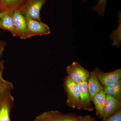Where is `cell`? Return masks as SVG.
<instances>
[{
	"label": "cell",
	"instance_id": "cell-1",
	"mask_svg": "<svg viewBox=\"0 0 121 121\" xmlns=\"http://www.w3.org/2000/svg\"><path fill=\"white\" fill-rule=\"evenodd\" d=\"M63 86L67 94L66 105L71 108H77L80 99V94L78 83L74 82L67 76L64 80Z\"/></svg>",
	"mask_w": 121,
	"mask_h": 121
},
{
	"label": "cell",
	"instance_id": "cell-2",
	"mask_svg": "<svg viewBox=\"0 0 121 121\" xmlns=\"http://www.w3.org/2000/svg\"><path fill=\"white\" fill-rule=\"evenodd\" d=\"M79 115L64 114L58 110L48 111L36 117L32 121H78Z\"/></svg>",
	"mask_w": 121,
	"mask_h": 121
},
{
	"label": "cell",
	"instance_id": "cell-3",
	"mask_svg": "<svg viewBox=\"0 0 121 121\" xmlns=\"http://www.w3.org/2000/svg\"><path fill=\"white\" fill-rule=\"evenodd\" d=\"M47 0H26L20 10L24 16L27 15L33 19L41 21L40 11Z\"/></svg>",
	"mask_w": 121,
	"mask_h": 121
},
{
	"label": "cell",
	"instance_id": "cell-4",
	"mask_svg": "<svg viewBox=\"0 0 121 121\" xmlns=\"http://www.w3.org/2000/svg\"><path fill=\"white\" fill-rule=\"evenodd\" d=\"M13 23L17 37L22 39L31 37L28 29L26 17L20 9L13 12Z\"/></svg>",
	"mask_w": 121,
	"mask_h": 121
},
{
	"label": "cell",
	"instance_id": "cell-5",
	"mask_svg": "<svg viewBox=\"0 0 121 121\" xmlns=\"http://www.w3.org/2000/svg\"><path fill=\"white\" fill-rule=\"evenodd\" d=\"M68 76L77 83L87 81L90 72L77 62H74L66 68Z\"/></svg>",
	"mask_w": 121,
	"mask_h": 121
},
{
	"label": "cell",
	"instance_id": "cell-6",
	"mask_svg": "<svg viewBox=\"0 0 121 121\" xmlns=\"http://www.w3.org/2000/svg\"><path fill=\"white\" fill-rule=\"evenodd\" d=\"M26 17L28 29L31 37L35 36L48 35L50 33V30L47 25L41 21H38L32 19L27 15Z\"/></svg>",
	"mask_w": 121,
	"mask_h": 121
},
{
	"label": "cell",
	"instance_id": "cell-7",
	"mask_svg": "<svg viewBox=\"0 0 121 121\" xmlns=\"http://www.w3.org/2000/svg\"><path fill=\"white\" fill-rule=\"evenodd\" d=\"M80 94L79 104L77 109L89 111L94 110L88 91L87 81L78 83Z\"/></svg>",
	"mask_w": 121,
	"mask_h": 121
},
{
	"label": "cell",
	"instance_id": "cell-8",
	"mask_svg": "<svg viewBox=\"0 0 121 121\" xmlns=\"http://www.w3.org/2000/svg\"><path fill=\"white\" fill-rule=\"evenodd\" d=\"M14 101L11 92L0 98V121H11L10 112L14 106Z\"/></svg>",
	"mask_w": 121,
	"mask_h": 121
},
{
	"label": "cell",
	"instance_id": "cell-9",
	"mask_svg": "<svg viewBox=\"0 0 121 121\" xmlns=\"http://www.w3.org/2000/svg\"><path fill=\"white\" fill-rule=\"evenodd\" d=\"M121 99L106 95V103L104 107L103 120L115 114L121 110Z\"/></svg>",
	"mask_w": 121,
	"mask_h": 121
},
{
	"label": "cell",
	"instance_id": "cell-10",
	"mask_svg": "<svg viewBox=\"0 0 121 121\" xmlns=\"http://www.w3.org/2000/svg\"><path fill=\"white\" fill-rule=\"evenodd\" d=\"M98 68H95L90 73L87 80L88 91L91 101L95 95L103 90V86H102L98 78Z\"/></svg>",
	"mask_w": 121,
	"mask_h": 121
},
{
	"label": "cell",
	"instance_id": "cell-11",
	"mask_svg": "<svg viewBox=\"0 0 121 121\" xmlns=\"http://www.w3.org/2000/svg\"><path fill=\"white\" fill-rule=\"evenodd\" d=\"M98 78L103 86H107L121 79V69L109 72H103L98 69Z\"/></svg>",
	"mask_w": 121,
	"mask_h": 121
},
{
	"label": "cell",
	"instance_id": "cell-12",
	"mask_svg": "<svg viewBox=\"0 0 121 121\" xmlns=\"http://www.w3.org/2000/svg\"><path fill=\"white\" fill-rule=\"evenodd\" d=\"M106 100V94L103 90L97 93L91 100L95 107V114L100 118H102L103 117Z\"/></svg>",
	"mask_w": 121,
	"mask_h": 121
},
{
	"label": "cell",
	"instance_id": "cell-13",
	"mask_svg": "<svg viewBox=\"0 0 121 121\" xmlns=\"http://www.w3.org/2000/svg\"><path fill=\"white\" fill-rule=\"evenodd\" d=\"M9 11L0 19V29L7 30L16 37V32L13 23V12Z\"/></svg>",
	"mask_w": 121,
	"mask_h": 121
},
{
	"label": "cell",
	"instance_id": "cell-14",
	"mask_svg": "<svg viewBox=\"0 0 121 121\" xmlns=\"http://www.w3.org/2000/svg\"><path fill=\"white\" fill-rule=\"evenodd\" d=\"M26 0H1L0 12L19 9Z\"/></svg>",
	"mask_w": 121,
	"mask_h": 121
},
{
	"label": "cell",
	"instance_id": "cell-15",
	"mask_svg": "<svg viewBox=\"0 0 121 121\" xmlns=\"http://www.w3.org/2000/svg\"><path fill=\"white\" fill-rule=\"evenodd\" d=\"M103 91L106 95H110L118 99H121V79L108 86H103Z\"/></svg>",
	"mask_w": 121,
	"mask_h": 121
},
{
	"label": "cell",
	"instance_id": "cell-16",
	"mask_svg": "<svg viewBox=\"0 0 121 121\" xmlns=\"http://www.w3.org/2000/svg\"><path fill=\"white\" fill-rule=\"evenodd\" d=\"M3 71L0 72V98L14 89L12 83L4 79L2 76Z\"/></svg>",
	"mask_w": 121,
	"mask_h": 121
},
{
	"label": "cell",
	"instance_id": "cell-17",
	"mask_svg": "<svg viewBox=\"0 0 121 121\" xmlns=\"http://www.w3.org/2000/svg\"><path fill=\"white\" fill-rule=\"evenodd\" d=\"M107 5V0H98L97 4L93 8V11L97 12L99 16H104Z\"/></svg>",
	"mask_w": 121,
	"mask_h": 121
},
{
	"label": "cell",
	"instance_id": "cell-18",
	"mask_svg": "<svg viewBox=\"0 0 121 121\" xmlns=\"http://www.w3.org/2000/svg\"><path fill=\"white\" fill-rule=\"evenodd\" d=\"M102 121H121V109Z\"/></svg>",
	"mask_w": 121,
	"mask_h": 121
},
{
	"label": "cell",
	"instance_id": "cell-19",
	"mask_svg": "<svg viewBox=\"0 0 121 121\" xmlns=\"http://www.w3.org/2000/svg\"><path fill=\"white\" fill-rule=\"evenodd\" d=\"M78 121H95V118L87 115L85 116H79Z\"/></svg>",
	"mask_w": 121,
	"mask_h": 121
},
{
	"label": "cell",
	"instance_id": "cell-20",
	"mask_svg": "<svg viewBox=\"0 0 121 121\" xmlns=\"http://www.w3.org/2000/svg\"><path fill=\"white\" fill-rule=\"evenodd\" d=\"M7 45V43L3 41H0V58L2 56L4 48Z\"/></svg>",
	"mask_w": 121,
	"mask_h": 121
},
{
	"label": "cell",
	"instance_id": "cell-21",
	"mask_svg": "<svg viewBox=\"0 0 121 121\" xmlns=\"http://www.w3.org/2000/svg\"><path fill=\"white\" fill-rule=\"evenodd\" d=\"M4 60L0 59V72L3 71L4 69Z\"/></svg>",
	"mask_w": 121,
	"mask_h": 121
},
{
	"label": "cell",
	"instance_id": "cell-22",
	"mask_svg": "<svg viewBox=\"0 0 121 121\" xmlns=\"http://www.w3.org/2000/svg\"><path fill=\"white\" fill-rule=\"evenodd\" d=\"M3 11V12H0V19L1 18V17L4 16L5 14H6V13H7L9 11Z\"/></svg>",
	"mask_w": 121,
	"mask_h": 121
},
{
	"label": "cell",
	"instance_id": "cell-23",
	"mask_svg": "<svg viewBox=\"0 0 121 121\" xmlns=\"http://www.w3.org/2000/svg\"><path fill=\"white\" fill-rule=\"evenodd\" d=\"M87 0H83V3H85V2H86Z\"/></svg>",
	"mask_w": 121,
	"mask_h": 121
},
{
	"label": "cell",
	"instance_id": "cell-24",
	"mask_svg": "<svg viewBox=\"0 0 121 121\" xmlns=\"http://www.w3.org/2000/svg\"><path fill=\"white\" fill-rule=\"evenodd\" d=\"M1 1V0H0V2Z\"/></svg>",
	"mask_w": 121,
	"mask_h": 121
}]
</instances>
